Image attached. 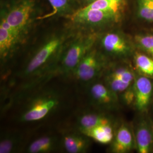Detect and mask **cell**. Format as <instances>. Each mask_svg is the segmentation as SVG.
I'll use <instances>...</instances> for the list:
<instances>
[{"instance_id":"cell-1","label":"cell","mask_w":153,"mask_h":153,"mask_svg":"<svg viewBox=\"0 0 153 153\" xmlns=\"http://www.w3.org/2000/svg\"><path fill=\"white\" fill-rule=\"evenodd\" d=\"M65 36L54 35L47 39L29 58L19 74L22 78H46L56 74L65 46Z\"/></svg>"},{"instance_id":"cell-2","label":"cell","mask_w":153,"mask_h":153,"mask_svg":"<svg viewBox=\"0 0 153 153\" xmlns=\"http://www.w3.org/2000/svg\"><path fill=\"white\" fill-rule=\"evenodd\" d=\"M97 39V35L91 33L78 36L66 44L58 62L57 74L72 76L83 57L94 48Z\"/></svg>"},{"instance_id":"cell-3","label":"cell","mask_w":153,"mask_h":153,"mask_svg":"<svg viewBox=\"0 0 153 153\" xmlns=\"http://www.w3.org/2000/svg\"><path fill=\"white\" fill-rule=\"evenodd\" d=\"M60 103V95L57 92L47 91L38 94L27 102L19 120L30 123L43 120L56 110Z\"/></svg>"},{"instance_id":"cell-4","label":"cell","mask_w":153,"mask_h":153,"mask_svg":"<svg viewBox=\"0 0 153 153\" xmlns=\"http://www.w3.org/2000/svg\"><path fill=\"white\" fill-rule=\"evenodd\" d=\"M110 61L103 53L93 48L79 62L72 76L88 86L102 76Z\"/></svg>"},{"instance_id":"cell-5","label":"cell","mask_w":153,"mask_h":153,"mask_svg":"<svg viewBox=\"0 0 153 153\" xmlns=\"http://www.w3.org/2000/svg\"><path fill=\"white\" fill-rule=\"evenodd\" d=\"M102 76L104 83L117 95L124 92L136 79L130 65L121 62L110 61Z\"/></svg>"},{"instance_id":"cell-6","label":"cell","mask_w":153,"mask_h":153,"mask_svg":"<svg viewBox=\"0 0 153 153\" xmlns=\"http://www.w3.org/2000/svg\"><path fill=\"white\" fill-rule=\"evenodd\" d=\"M34 6L33 0H20L11 6L9 10H1L7 22L23 39L29 31Z\"/></svg>"},{"instance_id":"cell-7","label":"cell","mask_w":153,"mask_h":153,"mask_svg":"<svg viewBox=\"0 0 153 153\" xmlns=\"http://www.w3.org/2000/svg\"><path fill=\"white\" fill-rule=\"evenodd\" d=\"M120 13L83 7L70 16L74 24L86 27H97L117 22L120 18Z\"/></svg>"},{"instance_id":"cell-8","label":"cell","mask_w":153,"mask_h":153,"mask_svg":"<svg viewBox=\"0 0 153 153\" xmlns=\"http://www.w3.org/2000/svg\"><path fill=\"white\" fill-rule=\"evenodd\" d=\"M100 44L105 57L123 60L131 54V45L120 33L110 32L104 34L100 38Z\"/></svg>"},{"instance_id":"cell-9","label":"cell","mask_w":153,"mask_h":153,"mask_svg":"<svg viewBox=\"0 0 153 153\" xmlns=\"http://www.w3.org/2000/svg\"><path fill=\"white\" fill-rule=\"evenodd\" d=\"M23 38L14 28L7 22L4 14L1 12L0 19V56L1 60L5 62L11 57L16 47Z\"/></svg>"},{"instance_id":"cell-10","label":"cell","mask_w":153,"mask_h":153,"mask_svg":"<svg viewBox=\"0 0 153 153\" xmlns=\"http://www.w3.org/2000/svg\"><path fill=\"white\" fill-rule=\"evenodd\" d=\"M88 86V97L94 105L108 109L115 107L118 104L119 95L109 88L104 82L97 80Z\"/></svg>"},{"instance_id":"cell-11","label":"cell","mask_w":153,"mask_h":153,"mask_svg":"<svg viewBox=\"0 0 153 153\" xmlns=\"http://www.w3.org/2000/svg\"><path fill=\"white\" fill-rule=\"evenodd\" d=\"M136 99L134 105L140 112L145 111L150 104L153 92V84L147 76H138L133 83Z\"/></svg>"},{"instance_id":"cell-12","label":"cell","mask_w":153,"mask_h":153,"mask_svg":"<svg viewBox=\"0 0 153 153\" xmlns=\"http://www.w3.org/2000/svg\"><path fill=\"white\" fill-rule=\"evenodd\" d=\"M89 138L80 131L65 133L61 140V145L67 153H86L90 145Z\"/></svg>"},{"instance_id":"cell-13","label":"cell","mask_w":153,"mask_h":153,"mask_svg":"<svg viewBox=\"0 0 153 153\" xmlns=\"http://www.w3.org/2000/svg\"><path fill=\"white\" fill-rule=\"evenodd\" d=\"M111 143V151L112 153H126L133 150L134 146V140L128 126L126 124L120 126Z\"/></svg>"},{"instance_id":"cell-14","label":"cell","mask_w":153,"mask_h":153,"mask_svg":"<svg viewBox=\"0 0 153 153\" xmlns=\"http://www.w3.org/2000/svg\"><path fill=\"white\" fill-rule=\"evenodd\" d=\"M112 123V119L103 114L96 112H86L79 116L77 119L79 131L90 129L97 126Z\"/></svg>"},{"instance_id":"cell-15","label":"cell","mask_w":153,"mask_h":153,"mask_svg":"<svg viewBox=\"0 0 153 153\" xmlns=\"http://www.w3.org/2000/svg\"><path fill=\"white\" fill-rule=\"evenodd\" d=\"M61 144L60 140L54 136L39 137L31 142L26 149L28 153H48L56 150Z\"/></svg>"},{"instance_id":"cell-16","label":"cell","mask_w":153,"mask_h":153,"mask_svg":"<svg viewBox=\"0 0 153 153\" xmlns=\"http://www.w3.org/2000/svg\"><path fill=\"white\" fill-rule=\"evenodd\" d=\"M153 143L152 131L148 123L143 121L138 126L136 131V143L138 153H149Z\"/></svg>"},{"instance_id":"cell-17","label":"cell","mask_w":153,"mask_h":153,"mask_svg":"<svg viewBox=\"0 0 153 153\" xmlns=\"http://www.w3.org/2000/svg\"><path fill=\"white\" fill-rule=\"evenodd\" d=\"M81 133L102 144L111 143L115 136L112 123L97 126Z\"/></svg>"},{"instance_id":"cell-18","label":"cell","mask_w":153,"mask_h":153,"mask_svg":"<svg viewBox=\"0 0 153 153\" xmlns=\"http://www.w3.org/2000/svg\"><path fill=\"white\" fill-rule=\"evenodd\" d=\"M23 137L18 133H6L0 141V153H16L22 146Z\"/></svg>"},{"instance_id":"cell-19","label":"cell","mask_w":153,"mask_h":153,"mask_svg":"<svg viewBox=\"0 0 153 153\" xmlns=\"http://www.w3.org/2000/svg\"><path fill=\"white\" fill-rule=\"evenodd\" d=\"M134 64L137 70L143 76L153 78V59L147 55L136 53L134 57Z\"/></svg>"},{"instance_id":"cell-20","label":"cell","mask_w":153,"mask_h":153,"mask_svg":"<svg viewBox=\"0 0 153 153\" xmlns=\"http://www.w3.org/2000/svg\"><path fill=\"white\" fill-rule=\"evenodd\" d=\"M124 0H96L84 7L86 9H99L120 13Z\"/></svg>"},{"instance_id":"cell-21","label":"cell","mask_w":153,"mask_h":153,"mask_svg":"<svg viewBox=\"0 0 153 153\" xmlns=\"http://www.w3.org/2000/svg\"><path fill=\"white\" fill-rule=\"evenodd\" d=\"M137 11L141 19L153 23V0H137Z\"/></svg>"},{"instance_id":"cell-22","label":"cell","mask_w":153,"mask_h":153,"mask_svg":"<svg viewBox=\"0 0 153 153\" xmlns=\"http://www.w3.org/2000/svg\"><path fill=\"white\" fill-rule=\"evenodd\" d=\"M52 6L53 10L44 16V18H49L57 14L67 13L71 10V0H48Z\"/></svg>"},{"instance_id":"cell-23","label":"cell","mask_w":153,"mask_h":153,"mask_svg":"<svg viewBox=\"0 0 153 153\" xmlns=\"http://www.w3.org/2000/svg\"><path fill=\"white\" fill-rule=\"evenodd\" d=\"M134 39L140 49L153 57V33L137 35Z\"/></svg>"},{"instance_id":"cell-24","label":"cell","mask_w":153,"mask_h":153,"mask_svg":"<svg viewBox=\"0 0 153 153\" xmlns=\"http://www.w3.org/2000/svg\"><path fill=\"white\" fill-rule=\"evenodd\" d=\"M121 98L124 103L126 105H130L132 104H134L136 94L133 84L121 94Z\"/></svg>"},{"instance_id":"cell-25","label":"cell","mask_w":153,"mask_h":153,"mask_svg":"<svg viewBox=\"0 0 153 153\" xmlns=\"http://www.w3.org/2000/svg\"><path fill=\"white\" fill-rule=\"evenodd\" d=\"M87 1H88V2H90V3H91V2H94V1H96V0H86Z\"/></svg>"}]
</instances>
